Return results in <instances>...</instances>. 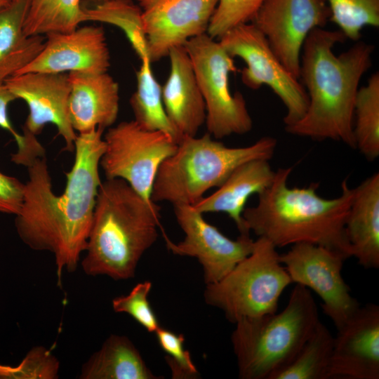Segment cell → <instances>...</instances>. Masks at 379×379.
<instances>
[{
  "instance_id": "obj_1",
  "label": "cell",
  "mask_w": 379,
  "mask_h": 379,
  "mask_svg": "<svg viewBox=\"0 0 379 379\" xmlns=\"http://www.w3.org/2000/svg\"><path fill=\"white\" fill-rule=\"evenodd\" d=\"M103 132L97 128L77 134L74 163L65 173L66 186L61 194L53 191L46 157L26 167L28 180L15 226L19 237L30 248L53 255L58 284L64 270H77L86 248L102 182L99 167L105 146Z\"/></svg>"
},
{
  "instance_id": "obj_2",
  "label": "cell",
  "mask_w": 379,
  "mask_h": 379,
  "mask_svg": "<svg viewBox=\"0 0 379 379\" xmlns=\"http://www.w3.org/2000/svg\"><path fill=\"white\" fill-rule=\"evenodd\" d=\"M346 36L340 30L313 29L302 47L300 79L308 96L304 116L285 126L292 134L333 140L355 148L354 102L360 80L372 65L374 46L357 41L335 55L333 47Z\"/></svg>"
},
{
  "instance_id": "obj_3",
  "label": "cell",
  "mask_w": 379,
  "mask_h": 379,
  "mask_svg": "<svg viewBox=\"0 0 379 379\" xmlns=\"http://www.w3.org/2000/svg\"><path fill=\"white\" fill-rule=\"evenodd\" d=\"M292 168L275 171L271 184L258 194V204L245 208L242 217L246 230L270 241L276 248L309 243L352 257L345 222L354 197L347 179L340 194L324 199L317 194L319 185L289 187Z\"/></svg>"
},
{
  "instance_id": "obj_4",
  "label": "cell",
  "mask_w": 379,
  "mask_h": 379,
  "mask_svg": "<svg viewBox=\"0 0 379 379\" xmlns=\"http://www.w3.org/2000/svg\"><path fill=\"white\" fill-rule=\"evenodd\" d=\"M160 207L121 179L102 182L81 265L90 276L134 277L143 253L158 237Z\"/></svg>"
},
{
  "instance_id": "obj_5",
  "label": "cell",
  "mask_w": 379,
  "mask_h": 379,
  "mask_svg": "<svg viewBox=\"0 0 379 379\" xmlns=\"http://www.w3.org/2000/svg\"><path fill=\"white\" fill-rule=\"evenodd\" d=\"M314 299L297 284L279 313L235 323L232 343L241 379H271L296 356L319 321Z\"/></svg>"
},
{
  "instance_id": "obj_6",
  "label": "cell",
  "mask_w": 379,
  "mask_h": 379,
  "mask_svg": "<svg viewBox=\"0 0 379 379\" xmlns=\"http://www.w3.org/2000/svg\"><path fill=\"white\" fill-rule=\"evenodd\" d=\"M277 140L265 136L252 145L230 147L208 133L197 138L184 137L173 154L161 164L151 199L193 205L208 190L220 187L239 165L253 159L270 160Z\"/></svg>"
},
{
  "instance_id": "obj_7",
  "label": "cell",
  "mask_w": 379,
  "mask_h": 379,
  "mask_svg": "<svg viewBox=\"0 0 379 379\" xmlns=\"http://www.w3.org/2000/svg\"><path fill=\"white\" fill-rule=\"evenodd\" d=\"M276 247L258 237L251 253L216 283L206 284L204 299L220 309L228 321L277 312L284 289L292 283Z\"/></svg>"
},
{
  "instance_id": "obj_8",
  "label": "cell",
  "mask_w": 379,
  "mask_h": 379,
  "mask_svg": "<svg viewBox=\"0 0 379 379\" xmlns=\"http://www.w3.org/2000/svg\"><path fill=\"white\" fill-rule=\"evenodd\" d=\"M184 46L205 102L208 133L221 139L249 132L253 120L246 100L241 93L232 94L230 89V74L238 70L233 58L207 33L190 39Z\"/></svg>"
},
{
  "instance_id": "obj_9",
  "label": "cell",
  "mask_w": 379,
  "mask_h": 379,
  "mask_svg": "<svg viewBox=\"0 0 379 379\" xmlns=\"http://www.w3.org/2000/svg\"><path fill=\"white\" fill-rule=\"evenodd\" d=\"M100 161L106 179H121L148 201L161 163L178 144L168 134L141 127L135 120L108 129Z\"/></svg>"
},
{
  "instance_id": "obj_10",
  "label": "cell",
  "mask_w": 379,
  "mask_h": 379,
  "mask_svg": "<svg viewBox=\"0 0 379 379\" xmlns=\"http://www.w3.org/2000/svg\"><path fill=\"white\" fill-rule=\"evenodd\" d=\"M218 41L232 58H240L246 64L241 70V79L246 86L256 90L266 85L282 101L286 109L285 126L304 116L308 106L305 87L281 62L265 35L253 23L233 27Z\"/></svg>"
},
{
  "instance_id": "obj_11",
  "label": "cell",
  "mask_w": 379,
  "mask_h": 379,
  "mask_svg": "<svg viewBox=\"0 0 379 379\" xmlns=\"http://www.w3.org/2000/svg\"><path fill=\"white\" fill-rule=\"evenodd\" d=\"M292 283L314 291L322 300L324 313L341 328L359 308L342 276L345 258L326 247L299 243L279 254Z\"/></svg>"
},
{
  "instance_id": "obj_12",
  "label": "cell",
  "mask_w": 379,
  "mask_h": 379,
  "mask_svg": "<svg viewBox=\"0 0 379 379\" xmlns=\"http://www.w3.org/2000/svg\"><path fill=\"white\" fill-rule=\"evenodd\" d=\"M330 17L326 0H264L251 23L265 35L284 67L300 79L304 41L313 29L324 27Z\"/></svg>"
},
{
  "instance_id": "obj_13",
  "label": "cell",
  "mask_w": 379,
  "mask_h": 379,
  "mask_svg": "<svg viewBox=\"0 0 379 379\" xmlns=\"http://www.w3.org/2000/svg\"><path fill=\"white\" fill-rule=\"evenodd\" d=\"M173 207L185 237L174 243L164 235L166 246L174 254L197 258L203 267L206 284L222 279L251 253L254 241L249 234H240L237 239H231L206 222L203 213L192 205L177 204Z\"/></svg>"
},
{
  "instance_id": "obj_14",
  "label": "cell",
  "mask_w": 379,
  "mask_h": 379,
  "mask_svg": "<svg viewBox=\"0 0 379 379\" xmlns=\"http://www.w3.org/2000/svg\"><path fill=\"white\" fill-rule=\"evenodd\" d=\"M151 62L207 32L218 0H138Z\"/></svg>"
},
{
  "instance_id": "obj_15",
  "label": "cell",
  "mask_w": 379,
  "mask_h": 379,
  "mask_svg": "<svg viewBox=\"0 0 379 379\" xmlns=\"http://www.w3.org/2000/svg\"><path fill=\"white\" fill-rule=\"evenodd\" d=\"M4 84L17 99L24 100L28 106L22 131L36 136L46 124H53L64 140V149L74 150L77 133L68 117V74L25 72L9 77Z\"/></svg>"
},
{
  "instance_id": "obj_16",
  "label": "cell",
  "mask_w": 379,
  "mask_h": 379,
  "mask_svg": "<svg viewBox=\"0 0 379 379\" xmlns=\"http://www.w3.org/2000/svg\"><path fill=\"white\" fill-rule=\"evenodd\" d=\"M46 36L41 51L17 74L107 72L110 55L102 27L85 26Z\"/></svg>"
},
{
  "instance_id": "obj_17",
  "label": "cell",
  "mask_w": 379,
  "mask_h": 379,
  "mask_svg": "<svg viewBox=\"0 0 379 379\" xmlns=\"http://www.w3.org/2000/svg\"><path fill=\"white\" fill-rule=\"evenodd\" d=\"M379 378V307H359L338 330L328 378Z\"/></svg>"
},
{
  "instance_id": "obj_18",
  "label": "cell",
  "mask_w": 379,
  "mask_h": 379,
  "mask_svg": "<svg viewBox=\"0 0 379 379\" xmlns=\"http://www.w3.org/2000/svg\"><path fill=\"white\" fill-rule=\"evenodd\" d=\"M68 77L67 112L74 131L79 134L111 126L119 113L118 83L107 72H71Z\"/></svg>"
},
{
  "instance_id": "obj_19",
  "label": "cell",
  "mask_w": 379,
  "mask_h": 379,
  "mask_svg": "<svg viewBox=\"0 0 379 379\" xmlns=\"http://www.w3.org/2000/svg\"><path fill=\"white\" fill-rule=\"evenodd\" d=\"M171 69L161 86L165 111L182 138L196 136L206 121L205 102L184 46L168 53Z\"/></svg>"
},
{
  "instance_id": "obj_20",
  "label": "cell",
  "mask_w": 379,
  "mask_h": 379,
  "mask_svg": "<svg viewBox=\"0 0 379 379\" xmlns=\"http://www.w3.org/2000/svg\"><path fill=\"white\" fill-rule=\"evenodd\" d=\"M275 175L269 160L253 159L237 167L218 189L192 205L204 213H225L233 220L240 234H249L242 217L248 199L260 194L272 182Z\"/></svg>"
},
{
  "instance_id": "obj_21",
  "label": "cell",
  "mask_w": 379,
  "mask_h": 379,
  "mask_svg": "<svg viewBox=\"0 0 379 379\" xmlns=\"http://www.w3.org/2000/svg\"><path fill=\"white\" fill-rule=\"evenodd\" d=\"M345 231L352 257L366 269L379 267V173L354 188Z\"/></svg>"
},
{
  "instance_id": "obj_22",
  "label": "cell",
  "mask_w": 379,
  "mask_h": 379,
  "mask_svg": "<svg viewBox=\"0 0 379 379\" xmlns=\"http://www.w3.org/2000/svg\"><path fill=\"white\" fill-rule=\"evenodd\" d=\"M29 0H11L0 8V81L17 74L41 51L45 38L23 30Z\"/></svg>"
},
{
  "instance_id": "obj_23",
  "label": "cell",
  "mask_w": 379,
  "mask_h": 379,
  "mask_svg": "<svg viewBox=\"0 0 379 379\" xmlns=\"http://www.w3.org/2000/svg\"><path fill=\"white\" fill-rule=\"evenodd\" d=\"M81 379H157L126 336L112 335L83 365Z\"/></svg>"
},
{
  "instance_id": "obj_24",
  "label": "cell",
  "mask_w": 379,
  "mask_h": 379,
  "mask_svg": "<svg viewBox=\"0 0 379 379\" xmlns=\"http://www.w3.org/2000/svg\"><path fill=\"white\" fill-rule=\"evenodd\" d=\"M136 72L137 88L130 99L134 120L143 128L160 131L178 144L181 135L168 119L162 100L161 86L155 78L149 58H145Z\"/></svg>"
},
{
  "instance_id": "obj_25",
  "label": "cell",
  "mask_w": 379,
  "mask_h": 379,
  "mask_svg": "<svg viewBox=\"0 0 379 379\" xmlns=\"http://www.w3.org/2000/svg\"><path fill=\"white\" fill-rule=\"evenodd\" d=\"M88 20L113 25L126 34L140 60L148 57L142 10L131 0H83Z\"/></svg>"
},
{
  "instance_id": "obj_26",
  "label": "cell",
  "mask_w": 379,
  "mask_h": 379,
  "mask_svg": "<svg viewBox=\"0 0 379 379\" xmlns=\"http://www.w3.org/2000/svg\"><path fill=\"white\" fill-rule=\"evenodd\" d=\"M82 0H29L23 30L27 36L69 32L88 20Z\"/></svg>"
},
{
  "instance_id": "obj_27",
  "label": "cell",
  "mask_w": 379,
  "mask_h": 379,
  "mask_svg": "<svg viewBox=\"0 0 379 379\" xmlns=\"http://www.w3.org/2000/svg\"><path fill=\"white\" fill-rule=\"evenodd\" d=\"M334 337L320 321L294 359L271 379H328Z\"/></svg>"
},
{
  "instance_id": "obj_28",
  "label": "cell",
  "mask_w": 379,
  "mask_h": 379,
  "mask_svg": "<svg viewBox=\"0 0 379 379\" xmlns=\"http://www.w3.org/2000/svg\"><path fill=\"white\" fill-rule=\"evenodd\" d=\"M354 136L355 148L369 161L379 156V73L359 88L354 102Z\"/></svg>"
},
{
  "instance_id": "obj_29",
  "label": "cell",
  "mask_w": 379,
  "mask_h": 379,
  "mask_svg": "<svg viewBox=\"0 0 379 379\" xmlns=\"http://www.w3.org/2000/svg\"><path fill=\"white\" fill-rule=\"evenodd\" d=\"M331 21L347 39L359 40L364 27H379V0H326Z\"/></svg>"
},
{
  "instance_id": "obj_30",
  "label": "cell",
  "mask_w": 379,
  "mask_h": 379,
  "mask_svg": "<svg viewBox=\"0 0 379 379\" xmlns=\"http://www.w3.org/2000/svg\"><path fill=\"white\" fill-rule=\"evenodd\" d=\"M264 0H218L211 18L207 34L220 39L241 24L251 22Z\"/></svg>"
},
{
  "instance_id": "obj_31",
  "label": "cell",
  "mask_w": 379,
  "mask_h": 379,
  "mask_svg": "<svg viewBox=\"0 0 379 379\" xmlns=\"http://www.w3.org/2000/svg\"><path fill=\"white\" fill-rule=\"evenodd\" d=\"M59 367L58 360L48 350L35 347L17 366L0 364V379H55Z\"/></svg>"
},
{
  "instance_id": "obj_32",
  "label": "cell",
  "mask_w": 379,
  "mask_h": 379,
  "mask_svg": "<svg viewBox=\"0 0 379 379\" xmlns=\"http://www.w3.org/2000/svg\"><path fill=\"white\" fill-rule=\"evenodd\" d=\"M151 288V281L138 283L128 295L114 298L112 307L116 312L126 313L131 316L148 332L155 333L160 326L147 300Z\"/></svg>"
},
{
  "instance_id": "obj_33",
  "label": "cell",
  "mask_w": 379,
  "mask_h": 379,
  "mask_svg": "<svg viewBox=\"0 0 379 379\" xmlns=\"http://www.w3.org/2000/svg\"><path fill=\"white\" fill-rule=\"evenodd\" d=\"M155 333L159 345L168 354L166 360L171 370L173 378H197L199 372L190 353L184 348V336L161 327Z\"/></svg>"
},
{
  "instance_id": "obj_34",
  "label": "cell",
  "mask_w": 379,
  "mask_h": 379,
  "mask_svg": "<svg viewBox=\"0 0 379 379\" xmlns=\"http://www.w3.org/2000/svg\"><path fill=\"white\" fill-rule=\"evenodd\" d=\"M25 184L0 171V213L16 215L22 203Z\"/></svg>"
},
{
  "instance_id": "obj_35",
  "label": "cell",
  "mask_w": 379,
  "mask_h": 379,
  "mask_svg": "<svg viewBox=\"0 0 379 379\" xmlns=\"http://www.w3.org/2000/svg\"><path fill=\"white\" fill-rule=\"evenodd\" d=\"M16 97L7 88L4 82L0 81V127L9 132L18 142L21 136L13 127L9 119L8 107Z\"/></svg>"
},
{
  "instance_id": "obj_36",
  "label": "cell",
  "mask_w": 379,
  "mask_h": 379,
  "mask_svg": "<svg viewBox=\"0 0 379 379\" xmlns=\"http://www.w3.org/2000/svg\"><path fill=\"white\" fill-rule=\"evenodd\" d=\"M11 0H0V8L7 4Z\"/></svg>"
}]
</instances>
